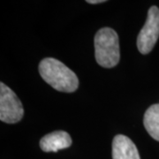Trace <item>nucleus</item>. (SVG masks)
<instances>
[{
	"label": "nucleus",
	"instance_id": "obj_1",
	"mask_svg": "<svg viewBox=\"0 0 159 159\" xmlns=\"http://www.w3.org/2000/svg\"><path fill=\"white\" fill-rule=\"evenodd\" d=\"M38 69L44 81L57 90L71 93L79 87L77 75L56 58H43L40 62Z\"/></svg>",
	"mask_w": 159,
	"mask_h": 159
},
{
	"label": "nucleus",
	"instance_id": "obj_2",
	"mask_svg": "<svg viewBox=\"0 0 159 159\" xmlns=\"http://www.w3.org/2000/svg\"><path fill=\"white\" fill-rule=\"evenodd\" d=\"M95 57L102 67L111 68L119 62V43L118 34L111 28H102L95 35Z\"/></svg>",
	"mask_w": 159,
	"mask_h": 159
},
{
	"label": "nucleus",
	"instance_id": "obj_3",
	"mask_svg": "<svg viewBox=\"0 0 159 159\" xmlns=\"http://www.w3.org/2000/svg\"><path fill=\"white\" fill-rule=\"evenodd\" d=\"M24 109L16 94L3 82L0 83V119L14 124L22 119Z\"/></svg>",
	"mask_w": 159,
	"mask_h": 159
},
{
	"label": "nucleus",
	"instance_id": "obj_4",
	"mask_svg": "<svg viewBox=\"0 0 159 159\" xmlns=\"http://www.w3.org/2000/svg\"><path fill=\"white\" fill-rule=\"evenodd\" d=\"M159 37V9L151 6L148 11L147 20L137 37V48L142 54H148L153 50Z\"/></svg>",
	"mask_w": 159,
	"mask_h": 159
},
{
	"label": "nucleus",
	"instance_id": "obj_5",
	"mask_svg": "<svg viewBox=\"0 0 159 159\" xmlns=\"http://www.w3.org/2000/svg\"><path fill=\"white\" fill-rule=\"evenodd\" d=\"M72 145V138L65 131H55L46 134L40 141V147L44 152H57L69 148Z\"/></svg>",
	"mask_w": 159,
	"mask_h": 159
},
{
	"label": "nucleus",
	"instance_id": "obj_6",
	"mask_svg": "<svg viewBox=\"0 0 159 159\" xmlns=\"http://www.w3.org/2000/svg\"><path fill=\"white\" fill-rule=\"evenodd\" d=\"M112 159H141L135 144L128 137L118 134L112 142Z\"/></svg>",
	"mask_w": 159,
	"mask_h": 159
},
{
	"label": "nucleus",
	"instance_id": "obj_7",
	"mask_svg": "<svg viewBox=\"0 0 159 159\" xmlns=\"http://www.w3.org/2000/svg\"><path fill=\"white\" fill-rule=\"evenodd\" d=\"M143 124L148 134L159 142V103L151 105L146 111Z\"/></svg>",
	"mask_w": 159,
	"mask_h": 159
},
{
	"label": "nucleus",
	"instance_id": "obj_8",
	"mask_svg": "<svg viewBox=\"0 0 159 159\" xmlns=\"http://www.w3.org/2000/svg\"><path fill=\"white\" fill-rule=\"evenodd\" d=\"M89 4H99V3H104L105 0H88L87 1Z\"/></svg>",
	"mask_w": 159,
	"mask_h": 159
}]
</instances>
